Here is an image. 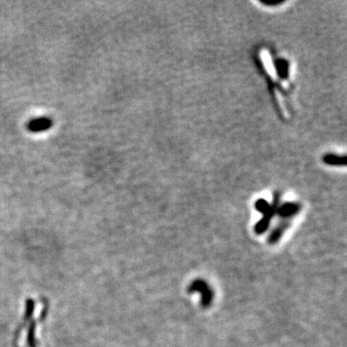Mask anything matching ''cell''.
Instances as JSON below:
<instances>
[{"label": "cell", "mask_w": 347, "mask_h": 347, "mask_svg": "<svg viewBox=\"0 0 347 347\" xmlns=\"http://www.w3.org/2000/svg\"><path fill=\"white\" fill-rule=\"evenodd\" d=\"M51 126V121L48 118H38L28 124V128L33 132H41Z\"/></svg>", "instance_id": "obj_1"}, {"label": "cell", "mask_w": 347, "mask_h": 347, "mask_svg": "<svg viewBox=\"0 0 347 347\" xmlns=\"http://www.w3.org/2000/svg\"><path fill=\"white\" fill-rule=\"evenodd\" d=\"M325 161L326 163H330V164H340L341 163V158H338V157H334V156H330V157H327L325 158Z\"/></svg>", "instance_id": "obj_2"}]
</instances>
